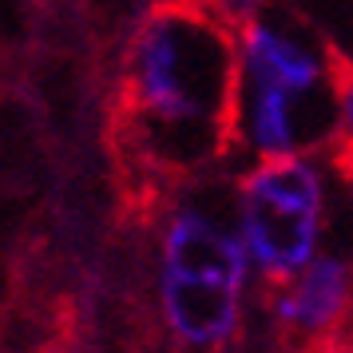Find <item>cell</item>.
I'll list each match as a JSON object with an SVG mask.
<instances>
[{"mask_svg":"<svg viewBox=\"0 0 353 353\" xmlns=\"http://www.w3.org/2000/svg\"><path fill=\"white\" fill-rule=\"evenodd\" d=\"M135 155L159 175L219 163L242 135V40L223 0H159L135 28L119 92Z\"/></svg>","mask_w":353,"mask_h":353,"instance_id":"1","label":"cell"},{"mask_svg":"<svg viewBox=\"0 0 353 353\" xmlns=\"http://www.w3.org/2000/svg\"><path fill=\"white\" fill-rule=\"evenodd\" d=\"M242 131L262 159L334 143L341 52L286 32L278 20L242 24Z\"/></svg>","mask_w":353,"mask_h":353,"instance_id":"2","label":"cell"},{"mask_svg":"<svg viewBox=\"0 0 353 353\" xmlns=\"http://www.w3.org/2000/svg\"><path fill=\"white\" fill-rule=\"evenodd\" d=\"M246 246L207 210H179L163 239V314L191 350H219L239 334Z\"/></svg>","mask_w":353,"mask_h":353,"instance_id":"3","label":"cell"},{"mask_svg":"<svg viewBox=\"0 0 353 353\" xmlns=\"http://www.w3.org/2000/svg\"><path fill=\"white\" fill-rule=\"evenodd\" d=\"M325 223L321 171L302 155L262 159L239 183V226L242 246L270 286L290 278L318 258Z\"/></svg>","mask_w":353,"mask_h":353,"instance_id":"4","label":"cell"},{"mask_svg":"<svg viewBox=\"0 0 353 353\" xmlns=\"http://www.w3.org/2000/svg\"><path fill=\"white\" fill-rule=\"evenodd\" d=\"M274 318L298 353H353V266L337 254H318L298 278L278 286Z\"/></svg>","mask_w":353,"mask_h":353,"instance_id":"5","label":"cell"},{"mask_svg":"<svg viewBox=\"0 0 353 353\" xmlns=\"http://www.w3.org/2000/svg\"><path fill=\"white\" fill-rule=\"evenodd\" d=\"M337 171L353 179V64L341 60V80H337V135L330 143Z\"/></svg>","mask_w":353,"mask_h":353,"instance_id":"6","label":"cell"}]
</instances>
